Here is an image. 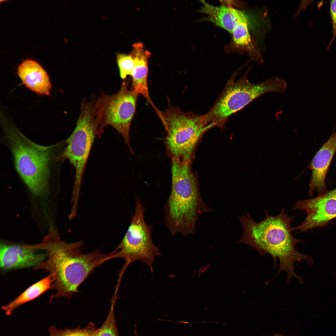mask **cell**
<instances>
[{
  "label": "cell",
  "mask_w": 336,
  "mask_h": 336,
  "mask_svg": "<svg viewBox=\"0 0 336 336\" xmlns=\"http://www.w3.org/2000/svg\"><path fill=\"white\" fill-rule=\"evenodd\" d=\"M330 12L332 24L333 37L329 45L334 41L336 37V0L330 1Z\"/></svg>",
  "instance_id": "21"
},
{
  "label": "cell",
  "mask_w": 336,
  "mask_h": 336,
  "mask_svg": "<svg viewBox=\"0 0 336 336\" xmlns=\"http://www.w3.org/2000/svg\"><path fill=\"white\" fill-rule=\"evenodd\" d=\"M171 160L172 186L164 208V222L172 236H186L194 233L199 217L211 210L201 195L190 162Z\"/></svg>",
  "instance_id": "3"
},
{
  "label": "cell",
  "mask_w": 336,
  "mask_h": 336,
  "mask_svg": "<svg viewBox=\"0 0 336 336\" xmlns=\"http://www.w3.org/2000/svg\"><path fill=\"white\" fill-rule=\"evenodd\" d=\"M150 54L146 52H141L134 56L135 64L131 76V90L138 95H142L150 104L157 113L159 111L150 96L147 84L148 62Z\"/></svg>",
  "instance_id": "15"
},
{
  "label": "cell",
  "mask_w": 336,
  "mask_h": 336,
  "mask_svg": "<svg viewBox=\"0 0 336 336\" xmlns=\"http://www.w3.org/2000/svg\"><path fill=\"white\" fill-rule=\"evenodd\" d=\"M201 12L207 15V20L231 33L238 23L248 22L246 15L240 10L225 6H216L201 1Z\"/></svg>",
  "instance_id": "14"
},
{
  "label": "cell",
  "mask_w": 336,
  "mask_h": 336,
  "mask_svg": "<svg viewBox=\"0 0 336 336\" xmlns=\"http://www.w3.org/2000/svg\"><path fill=\"white\" fill-rule=\"evenodd\" d=\"M122 83L119 91L112 95L102 94L94 104L99 131L110 126L120 134L130 152V130L135 112L138 95L128 88V81Z\"/></svg>",
  "instance_id": "9"
},
{
  "label": "cell",
  "mask_w": 336,
  "mask_h": 336,
  "mask_svg": "<svg viewBox=\"0 0 336 336\" xmlns=\"http://www.w3.org/2000/svg\"><path fill=\"white\" fill-rule=\"evenodd\" d=\"M232 34L235 43L243 46L248 44L251 41L248 29V22H242L237 24L233 30Z\"/></svg>",
  "instance_id": "20"
},
{
  "label": "cell",
  "mask_w": 336,
  "mask_h": 336,
  "mask_svg": "<svg viewBox=\"0 0 336 336\" xmlns=\"http://www.w3.org/2000/svg\"><path fill=\"white\" fill-rule=\"evenodd\" d=\"M265 212V219L259 222L254 221L247 211L238 217L243 233L237 242L250 246L261 255L270 254L274 265L278 259L279 267L273 278L285 271L287 282L294 278L300 281L301 278L294 270L295 262L303 260L310 264L313 262L310 256L301 253L296 249V244L303 243V241L295 238L292 234L291 219L286 213L284 208L276 216H270L266 210Z\"/></svg>",
  "instance_id": "2"
},
{
  "label": "cell",
  "mask_w": 336,
  "mask_h": 336,
  "mask_svg": "<svg viewBox=\"0 0 336 336\" xmlns=\"http://www.w3.org/2000/svg\"><path fill=\"white\" fill-rule=\"evenodd\" d=\"M82 241L67 243L60 239L57 231L51 226L47 234L40 244L29 245L37 250L46 251L48 258L35 268L44 269L53 276L51 288L55 297L70 298L78 292V287L95 268L110 260L109 254L96 250L84 254Z\"/></svg>",
  "instance_id": "1"
},
{
  "label": "cell",
  "mask_w": 336,
  "mask_h": 336,
  "mask_svg": "<svg viewBox=\"0 0 336 336\" xmlns=\"http://www.w3.org/2000/svg\"><path fill=\"white\" fill-rule=\"evenodd\" d=\"M157 115L166 132L164 144L167 156L171 159L190 162L199 138L214 125L205 114L184 112L176 107L160 111Z\"/></svg>",
  "instance_id": "5"
},
{
  "label": "cell",
  "mask_w": 336,
  "mask_h": 336,
  "mask_svg": "<svg viewBox=\"0 0 336 336\" xmlns=\"http://www.w3.org/2000/svg\"><path fill=\"white\" fill-rule=\"evenodd\" d=\"M5 124V137L18 172L33 194L45 195L48 190L49 164L54 147L37 144L13 125Z\"/></svg>",
  "instance_id": "4"
},
{
  "label": "cell",
  "mask_w": 336,
  "mask_h": 336,
  "mask_svg": "<svg viewBox=\"0 0 336 336\" xmlns=\"http://www.w3.org/2000/svg\"><path fill=\"white\" fill-rule=\"evenodd\" d=\"M135 201L134 212L129 226L119 244L110 253V259L116 258L124 259L125 264L122 268L125 270L132 263L140 260L152 272L155 259L161 254L152 239V227L145 222V208L137 198Z\"/></svg>",
  "instance_id": "8"
},
{
  "label": "cell",
  "mask_w": 336,
  "mask_h": 336,
  "mask_svg": "<svg viewBox=\"0 0 336 336\" xmlns=\"http://www.w3.org/2000/svg\"><path fill=\"white\" fill-rule=\"evenodd\" d=\"M38 250L28 245H8L1 243L0 266L3 270L35 266L44 261L45 254L37 252Z\"/></svg>",
  "instance_id": "12"
},
{
  "label": "cell",
  "mask_w": 336,
  "mask_h": 336,
  "mask_svg": "<svg viewBox=\"0 0 336 336\" xmlns=\"http://www.w3.org/2000/svg\"><path fill=\"white\" fill-rule=\"evenodd\" d=\"M117 299V296L114 295L112 297L106 318L100 327L97 329L93 336H119L114 312Z\"/></svg>",
  "instance_id": "17"
},
{
  "label": "cell",
  "mask_w": 336,
  "mask_h": 336,
  "mask_svg": "<svg viewBox=\"0 0 336 336\" xmlns=\"http://www.w3.org/2000/svg\"><path fill=\"white\" fill-rule=\"evenodd\" d=\"M293 210L305 211L307 212L304 222L292 231L306 232L314 228L327 226L336 218V188L316 197L296 202Z\"/></svg>",
  "instance_id": "10"
},
{
  "label": "cell",
  "mask_w": 336,
  "mask_h": 336,
  "mask_svg": "<svg viewBox=\"0 0 336 336\" xmlns=\"http://www.w3.org/2000/svg\"><path fill=\"white\" fill-rule=\"evenodd\" d=\"M54 282L51 274L29 287L17 297L2 309L7 315H10L13 310L19 306L30 301L51 288Z\"/></svg>",
  "instance_id": "16"
},
{
  "label": "cell",
  "mask_w": 336,
  "mask_h": 336,
  "mask_svg": "<svg viewBox=\"0 0 336 336\" xmlns=\"http://www.w3.org/2000/svg\"><path fill=\"white\" fill-rule=\"evenodd\" d=\"M17 74L22 84L40 95L49 96L52 85L46 70L36 61L27 59L19 65Z\"/></svg>",
  "instance_id": "13"
},
{
  "label": "cell",
  "mask_w": 336,
  "mask_h": 336,
  "mask_svg": "<svg viewBox=\"0 0 336 336\" xmlns=\"http://www.w3.org/2000/svg\"><path fill=\"white\" fill-rule=\"evenodd\" d=\"M95 324L90 322L86 327L81 328L79 326L72 329H58L54 326L50 327V336H93L97 330Z\"/></svg>",
  "instance_id": "18"
},
{
  "label": "cell",
  "mask_w": 336,
  "mask_h": 336,
  "mask_svg": "<svg viewBox=\"0 0 336 336\" xmlns=\"http://www.w3.org/2000/svg\"><path fill=\"white\" fill-rule=\"evenodd\" d=\"M273 336H284L282 335H278V334H275V335H274Z\"/></svg>",
  "instance_id": "22"
},
{
  "label": "cell",
  "mask_w": 336,
  "mask_h": 336,
  "mask_svg": "<svg viewBox=\"0 0 336 336\" xmlns=\"http://www.w3.org/2000/svg\"><path fill=\"white\" fill-rule=\"evenodd\" d=\"M99 131L94 103L84 101L76 127L66 140L67 146L59 159H68L75 170V177L71 196L74 203L79 202L81 188L86 166L91 150Z\"/></svg>",
  "instance_id": "7"
},
{
  "label": "cell",
  "mask_w": 336,
  "mask_h": 336,
  "mask_svg": "<svg viewBox=\"0 0 336 336\" xmlns=\"http://www.w3.org/2000/svg\"><path fill=\"white\" fill-rule=\"evenodd\" d=\"M336 152V131L333 132L313 157L309 166L312 170L308 195L315 191L318 195L327 192L325 180L329 166Z\"/></svg>",
  "instance_id": "11"
},
{
  "label": "cell",
  "mask_w": 336,
  "mask_h": 336,
  "mask_svg": "<svg viewBox=\"0 0 336 336\" xmlns=\"http://www.w3.org/2000/svg\"><path fill=\"white\" fill-rule=\"evenodd\" d=\"M287 85L284 80L277 77L256 84L251 83L246 74L237 80L231 78L216 102L205 114L214 126L222 127L231 115L256 98L269 92L283 93Z\"/></svg>",
  "instance_id": "6"
},
{
  "label": "cell",
  "mask_w": 336,
  "mask_h": 336,
  "mask_svg": "<svg viewBox=\"0 0 336 336\" xmlns=\"http://www.w3.org/2000/svg\"><path fill=\"white\" fill-rule=\"evenodd\" d=\"M117 60L121 77L125 79L128 76H131L135 64V58L132 54H118Z\"/></svg>",
  "instance_id": "19"
}]
</instances>
